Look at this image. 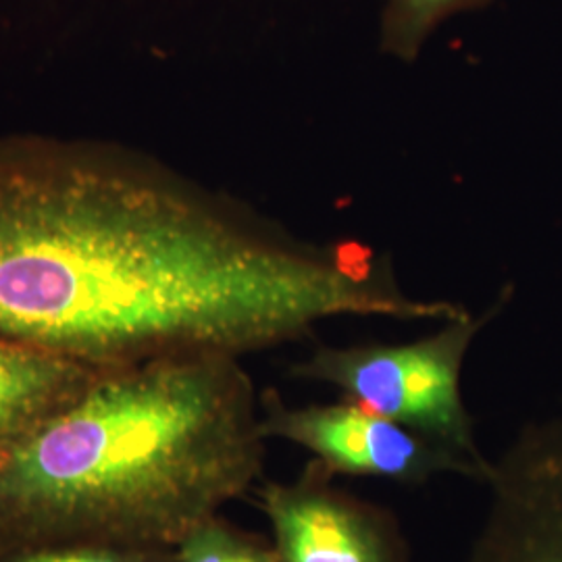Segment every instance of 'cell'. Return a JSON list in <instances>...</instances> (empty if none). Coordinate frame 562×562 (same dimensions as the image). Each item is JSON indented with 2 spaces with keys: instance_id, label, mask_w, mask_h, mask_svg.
Here are the masks:
<instances>
[{
  "instance_id": "obj_1",
  "label": "cell",
  "mask_w": 562,
  "mask_h": 562,
  "mask_svg": "<svg viewBox=\"0 0 562 562\" xmlns=\"http://www.w3.org/2000/svg\"><path fill=\"white\" fill-rule=\"evenodd\" d=\"M450 311L373 248L299 238L138 150L0 134V340L109 369Z\"/></svg>"
},
{
  "instance_id": "obj_2",
  "label": "cell",
  "mask_w": 562,
  "mask_h": 562,
  "mask_svg": "<svg viewBox=\"0 0 562 562\" xmlns=\"http://www.w3.org/2000/svg\"><path fill=\"white\" fill-rule=\"evenodd\" d=\"M261 394L240 357L101 369L0 459V554L53 543L176 548L262 482Z\"/></svg>"
},
{
  "instance_id": "obj_3",
  "label": "cell",
  "mask_w": 562,
  "mask_h": 562,
  "mask_svg": "<svg viewBox=\"0 0 562 562\" xmlns=\"http://www.w3.org/2000/svg\"><path fill=\"white\" fill-rule=\"evenodd\" d=\"M503 304L496 302L482 315L464 308L440 329L413 341L317 346L290 375L325 383L344 401L485 462L462 398V367L473 341Z\"/></svg>"
},
{
  "instance_id": "obj_4",
  "label": "cell",
  "mask_w": 562,
  "mask_h": 562,
  "mask_svg": "<svg viewBox=\"0 0 562 562\" xmlns=\"http://www.w3.org/2000/svg\"><path fill=\"white\" fill-rule=\"evenodd\" d=\"M261 431L267 442L306 450L311 461L336 477L423 485L442 475H461L483 482L490 467V459L475 461L355 402L296 406L273 387L261 394Z\"/></svg>"
},
{
  "instance_id": "obj_5",
  "label": "cell",
  "mask_w": 562,
  "mask_h": 562,
  "mask_svg": "<svg viewBox=\"0 0 562 562\" xmlns=\"http://www.w3.org/2000/svg\"><path fill=\"white\" fill-rule=\"evenodd\" d=\"M259 506L280 562H415L401 525L308 461L290 482L262 480Z\"/></svg>"
},
{
  "instance_id": "obj_6",
  "label": "cell",
  "mask_w": 562,
  "mask_h": 562,
  "mask_svg": "<svg viewBox=\"0 0 562 562\" xmlns=\"http://www.w3.org/2000/svg\"><path fill=\"white\" fill-rule=\"evenodd\" d=\"M467 562H562V415L527 423L490 459Z\"/></svg>"
},
{
  "instance_id": "obj_7",
  "label": "cell",
  "mask_w": 562,
  "mask_h": 562,
  "mask_svg": "<svg viewBox=\"0 0 562 562\" xmlns=\"http://www.w3.org/2000/svg\"><path fill=\"white\" fill-rule=\"evenodd\" d=\"M99 367L0 340V459L74 401Z\"/></svg>"
},
{
  "instance_id": "obj_8",
  "label": "cell",
  "mask_w": 562,
  "mask_h": 562,
  "mask_svg": "<svg viewBox=\"0 0 562 562\" xmlns=\"http://www.w3.org/2000/svg\"><path fill=\"white\" fill-rule=\"evenodd\" d=\"M490 2L494 0H385L380 25L382 53L413 63L442 23Z\"/></svg>"
},
{
  "instance_id": "obj_9",
  "label": "cell",
  "mask_w": 562,
  "mask_h": 562,
  "mask_svg": "<svg viewBox=\"0 0 562 562\" xmlns=\"http://www.w3.org/2000/svg\"><path fill=\"white\" fill-rule=\"evenodd\" d=\"M176 562H280V557L271 538L250 533L217 515L176 546Z\"/></svg>"
},
{
  "instance_id": "obj_10",
  "label": "cell",
  "mask_w": 562,
  "mask_h": 562,
  "mask_svg": "<svg viewBox=\"0 0 562 562\" xmlns=\"http://www.w3.org/2000/svg\"><path fill=\"white\" fill-rule=\"evenodd\" d=\"M0 562H176V548L53 543L0 554Z\"/></svg>"
}]
</instances>
